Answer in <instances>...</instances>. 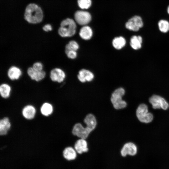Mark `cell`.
<instances>
[{"instance_id":"1","label":"cell","mask_w":169,"mask_h":169,"mask_svg":"<svg viewBox=\"0 0 169 169\" xmlns=\"http://www.w3.org/2000/svg\"><path fill=\"white\" fill-rule=\"evenodd\" d=\"M85 125L80 123L75 124L72 130V134L79 138L87 139L91 133L96 128L97 121L95 115L89 113L85 117L84 120Z\"/></svg>"},{"instance_id":"2","label":"cell","mask_w":169,"mask_h":169,"mask_svg":"<svg viewBox=\"0 0 169 169\" xmlns=\"http://www.w3.org/2000/svg\"><path fill=\"white\" fill-rule=\"evenodd\" d=\"M44 14L41 8L34 3H30L26 7L24 14L25 20L31 24L40 23L43 20Z\"/></svg>"},{"instance_id":"3","label":"cell","mask_w":169,"mask_h":169,"mask_svg":"<svg viewBox=\"0 0 169 169\" xmlns=\"http://www.w3.org/2000/svg\"><path fill=\"white\" fill-rule=\"evenodd\" d=\"M76 24L73 19L67 18L63 20L58 29V33L62 37H71L76 33Z\"/></svg>"},{"instance_id":"4","label":"cell","mask_w":169,"mask_h":169,"mask_svg":"<svg viewBox=\"0 0 169 169\" xmlns=\"http://www.w3.org/2000/svg\"><path fill=\"white\" fill-rule=\"evenodd\" d=\"M125 94V90L122 87L117 88L112 92L110 97V100L115 109L121 110L126 107L127 103L123 99V97Z\"/></svg>"},{"instance_id":"5","label":"cell","mask_w":169,"mask_h":169,"mask_svg":"<svg viewBox=\"0 0 169 169\" xmlns=\"http://www.w3.org/2000/svg\"><path fill=\"white\" fill-rule=\"evenodd\" d=\"M136 115L141 122L143 123H149L153 120V115L148 112L147 105L144 104H140L136 110Z\"/></svg>"},{"instance_id":"6","label":"cell","mask_w":169,"mask_h":169,"mask_svg":"<svg viewBox=\"0 0 169 169\" xmlns=\"http://www.w3.org/2000/svg\"><path fill=\"white\" fill-rule=\"evenodd\" d=\"M144 22L142 17L139 15H135L129 18L125 23L127 29L134 32L138 31L143 27Z\"/></svg>"},{"instance_id":"7","label":"cell","mask_w":169,"mask_h":169,"mask_svg":"<svg viewBox=\"0 0 169 169\" xmlns=\"http://www.w3.org/2000/svg\"><path fill=\"white\" fill-rule=\"evenodd\" d=\"M149 101L154 109L161 108L166 110L169 106V104L166 100L158 95H153L149 98Z\"/></svg>"},{"instance_id":"8","label":"cell","mask_w":169,"mask_h":169,"mask_svg":"<svg viewBox=\"0 0 169 169\" xmlns=\"http://www.w3.org/2000/svg\"><path fill=\"white\" fill-rule=\"evenodd\" d=\"M76 23L81 25H86L90 21L91 16L88 12L82 10L76 11L74 14Z\"/></svg>"},{"instance_id":"9","label":"cell","mask_w":169,"mask_h":169,"mask_svg":"<svg viewBox=\"0 0 169 169\" xmlns=\"http://www.w3.org/2000/svg\"><path fill=\"white\" fill-rule=\"evenodd\" d=\"M137 152L136 146L132 142H128L125 143L120 150L121 156L125 157L127 155L133 156Z\"/></svg>"},{"instance_id":"10","label":"cell","mask_w":169,"mask_h":169,"mask_svg":"<svg viewBox=\"0 0 169 169\" xmlns=\"http://www.w3.org/2000/svg\"><path fill=\"white\" fill-rule=\"evenodd\" d=\"M74 147L79 155L87 153L89 150L87 141L82 138H79L76 140L74 144Z\"/></svg>"},{"instance_id":"11","label":"cell","mask_w":169,"mask_h":169,"mask_svg":"<svg viewBox=\"0 0 169 169\" xmlns=\"http://www.w3.org/2000/svg\"><path fill=\"white\" fill-rule=\"evenodd\" d=\"M65 74L62 69L56 68L53 69L50 72V78L54 82L59 83L62 82L65 77Z\"/></svg>"},{"instance_id":"12","label":"cell","mask_w":169,"mask_h":169,"mask_svg":"<svg viewBox=\"0 0 169 169\" xmlns=\"http://www.w3.org/2000/svg\"><path fill=\"white\" fill-rule=\"evenodd\" d=\"M77 76L79 80L82 83L91 81L94 78L93 73L90 71L85 69H82L79 70Z\"/></svg>"},{"instance_id":"13","label":"cell","mask_w":169,"mask_h":169,"mask_svg":"<svg viewBox=\"0 0 169 169\" xmlns=\"http://www.w3.org/2000/svg\"><path fill=\"white\" fill-rule=\"evenodd\" d=\"M36 113V109L32 105H27L25 106L22 110V114L23 117L26 119L30 120L35 117Z\"/></svg>"},{"instance_id":"14","label":"cell","mask_w":169,"mask_h":169,"mask_svg":"<svg viewBox=\"0 0 169 169\" xmlns=\"http://www.w3.org/2000/svg\"><path fill=\"white\" fill-rule=\"evenodd\" d=\"M77 153L74 147L71 146L66 147L63 151V157L69 161L75 160L77 157Z\"/></svg>"},{"instance_id":"15","label":"cell","mask_w":169,"mask_h":169,"mask_svg":"<svg viewBox=\"0 0 169 169\" xmlns=\"http://www.w3.org/2000/svg\"><path fill=\"white\" fill-rule=\"evenodd\" d=\"M11 124L9 119L4 117L0 121V134L1 136L6 135L10 129Z\"/></svg>"},{"instance_id":"16","label":"cell","mask_w":169,"mask_h":169,"mask_svg":"<svg viewBox=\"0 0 169 169\" xmlns=\"http://www.w3.org/2000/svg\"><path fill=\"white\" fill-rule=\"evenodd\" d=\"M22 74L21 69L15 66L10 67L8 71V76L11 80H17L19 79Z\"/></svg>"},{"instance_id":"17","label":"cell","mask_w":169,"mask_h":169,"mask_svg":"<svg viewBox=\"0 0 169 169\" xmlns=\"http://www.w3.org/2000/svg\"><path fill=\"white\" fill-rule=\"evenodd\" d=\"M79 34L82 39L85 40H88L92 37L93 31L90 27L84 25L80 29Z\"/></svg>"},{"instance_id":"18","label":"cell","mask_w":169,"mask_h":169,"mask_svg":"<svg viewBox=\"0 0 169 169\" xmlns=\"http://www.w3.org/2000/svg\"><path fill=\"white\" fill-rule=\"evenodd\" d=\"M142 40V38L141 36L133 35L130 39V45L134 49H139L141 47Z\"/></svg>"},{"instance_id":"19","label":"cell","mask_w":169,"mask_h":169,"mask_svg":"<svg viewBox=\"0 0 169 169\" xmlns=\"http://www.w3.org/2000/svg\"><path fill=\"white\" fill-rule=\"evenodd\" d=\"M125 39L122 36L115 37L112 42L113 47L116 49L119 50L124 47L126 44Z\"/></svg>"},{"instance_id":"20","label":"cell","mask_w":169,"mask_h":169,"mask_svg":"<svg viewBox=\"0 0 169 169\" xmlns=\"http://www.w3.org/2000/svg\"><path fill=\"white\" fill-rule=\"evenodd\" d=\"M40 112L42 115L48 116L51 115L53 111V107L50 103L45 102L41 107Z\"/></svg>"},{"instance_id":"21","label":"cell","mask_w":169,"mask_h":169,"mask_svg":"<svg viewBox=\"0 0 169 169\" xmlns=\"http://www.w3.org/2000/svg\"><path fill=\"white\" fill-rule=\"evenodd\" d=\"M11 90V87L8 84H1L0 86V93L2 97L4 99L8 98L10 95Z\"/></svg>"},{"instance_id":"22","label":"cell","mask_w":169,"mask_h":169,"mask_svg":"<svg viewBox=\"0 0 169 169\" xmlns=\"http://www.w3.org/2000/svg\"><path fill=\"white\" fill-rule=\"evenodd\" d=\"M159 31L163 33H166L169 31V22L167 20L161 19L157 23Z\"/></svg>"},{"instance_id":"23","label":"cell","mask_w":169,"mask_h":169,"mask_svg":"<svg viewBox=\"0 0 169 169\" xmlns=\"http://www.w3.org/2000/svg\"><path fill=\"white\" fill-rule=\"evenodd\" d=\"M79 48L78 44L74 40H71L67 44L65 47V53L70 50L76 51Z\"/></svg>"},{"instance_id":"24","label":"cell","mask_w":169,"mask_h":169,"mask_svg":"<svg viewBox=\"0 0 169 169\" xmlns=\"http://www.w3.org/2000/svg\"><path fill=\"white\" fill-rule=\"evenodd\" d=\"M78 4L80 8L82 9H87L91 6V0H78Z\"/></svg>"},{"instance_id":"25","label":"cell","mask_w":169,"mask_h":169,"mask_svg":"<svg viewBox=\"0 0 169 169\" xmlns=\"http://www.w3.org/2000/svg\"><path fill=\"white\" fill-rule=\"evenodd\" d=\"M27 72L28 75L32 79L35 80L37 71L34 70L32 67L28 68V69Z\"/></svg>"},{"instance_id":"26","label":"cell","mask_w":169,"mask_h":169,"mask_svg":"<svg viewBox=\"0 0 169 169\" xmlns=\"http://www.w3.org/2000/svg\"><path fill=\"white\" fill-rule=\"evenodd\" d=\"M46 73L43 70L37 71V74L35 80L38 82L44 79L45 77Z\"/></svg>"},{"instance_id":"27","label":"cell","mask_w":169,"mask_h":169,"mask_svg":"<svg viewBox=\"0 0 169 169\" xmlns=\"http://www.w3.org/2000/svg\"><path fill=\"white\" fill-rule=\"evenodd\" d=\"M33 68L37 71H41L43 70V65L40 62H36L33 64Z\"/></svg>"},{"instance_id":"28","label":"cell","mask_w":169,"mask_h":169,"mask_svg":"<svg viewBox=\"0 0 169 169\" xmlns=\"http://www.w3.org/2000/svg\"><path fill=\"white\" fill-rule=\"evenodd\" d=\"M65 54L68 58L72 59H75L77 56V53L75 51L70 50Z\"/></svg>"},{"instance_id":"29","label":"cell","mask_w":169,"mask_h":169,"mask_svg":"<svg viewBox=\"0 0 169 169\" xmlns=\"http://www.w3.org/2000/svg\"><path fill=\"white\" fill-rule=\"evenodd\" d=\"M43 29L44 31L47 32L51 31L52 30V27L50 24H47L43 27Z\"/></svg>"},{"instance_id":"30","label":"cell","mask_w":169,"mask_h":169,"mask_svg":"<svg viewBox=\"0 0 169 169\" xmlns=\"http://www.w3.org/2000/svg\"><path fill=\"white\" fill-rule=\"evenodd\" d=\"M166 11L167 14L169 15V5L166 8Z\"/></svg>"}]
</instances>
